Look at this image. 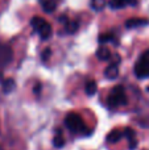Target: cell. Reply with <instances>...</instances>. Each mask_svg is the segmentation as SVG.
I'll use <instances>...</instances> for the list:
<instances>
[{
  "mask_svg": "<svg viewBox=\"0 0 149 150\" xmlns=\"http://www.w3.org/2000/svg\"><path fill=\"white\" fill-rule=\"evenodd\" d=\"M65 125L71 133H75V134H86V130H87L86 124H84L81 115L75 113V112H70V113L65 117Z\"/></svg>",
  "mask_w": 149,
  "mask_h": 150,
  "instance_id": "6da1fadb",
  "label": "cell"
},
{
  "mask_svg": "<svg viewBox=\"0 0 149 150\" xmlns=\"http://www.w3.org/2000/svg\"><path fill=\"white\" fill-rule=\"evenodd\" d=\"M128 103L123 86H115L107 96V105L110 108H119Z\"/></svg>",
  "mask_w": 149,
  "mask_h": 150,
  "instance_id": "7a4b0ae2",
  "label": "cell"
},
{
  "mask_svg": "<svg viewBox=\"0 0 149 150\" xmlns=\"http://www.w3.org/2000/svg\"><path fill=\"white\" fill-rule=\"evenodd\" d=\"M31 25L33 28V30L41 37V40H48L52 36V25L48 23L46 20H44L40 16H34L31 18Z\"/></svg>",
  "mask_w": 149,
  "mask_h": 150,
  "instance_id": "3957f363",
  "label": "cell"
},
{
  "mask_svg": "<svg viewBox=\"0 0 149 150\" xmlns=\"http://www.w3.org/2000/svg\"><path fill=\"white\" fill-rule=\"evenodd\" d=\"M133 73L139 79L149 78V50H145L135 63Z\"/></svg>",
  "mask_w": 149,
  "mask_h": 150,
  "instance_id": "277c9868",
  "label": "cell"
},
{
  "mask_svg": "<svg viewBox=\"0 0 149 150\" xmlns=\"http://www.w3.org/2000/svg\"><path fill=\"white\" fill-rule=\"evenodd\" d=\"M13 53L9 45L0 44V67H5L12 62Z\"/></svg>",
  "mask_w": 149,
  "mask_h": 150,
  "instance_id": "5b68a950",
  "label": "cell"
},
{
  "mask_svg": "<svg viewBox=\"0 0 149 150\" xmlns=\"http://www.w3.org/2000/svg\"><path fill=\"white\" fill-rule=\"evenodd\" d=\"M123 136L128 140V144H129V149L133 150L137 148V140H136V133L132 128H126L123 130Z\"/></svg>",
  "mask_w": 149,
  "mask_h": 150,
  "instance_id": "8992f818",
  "label": "cell"
},
{
  "mask_svg": "<svg viewBox=\"0 0 149 150\" xmlns=\"http://www.w3.org/2000/svg\"><path fill=\"white\" fill-rule=\"evenodd\" d=\"M119 59H120V58H119ZM119 59L116 61V62H112L110 66H107V69L104 70V75L107 79L114 80L118 78V75H119Z\"/></svg>",
  "mask_w": 149,
  "mask_h": 150,
  "instance_id": "52a82bcc",
  "label": "cell"
},
{
  "mask_svg": "<svg viewBox=\"0 0 149 150\" xmlns=\"http://www.w3.org/2000/svg\"><path fill=\"white\" fill-rule=\"evenodd\" d=\"M149 24V20L148 18H137V17H133V18H129V20L126 21V28L128 29H133V28H140V26H145Z\"/></svg>",
  "mask_w": 149,
  "mask_h": 150,
  "instance_id": "ba28073f",
  "label": "cell"
},
{
  "mask_svg": "<svg viewBox=\"0 0 149 150\" xmlns=\"http://www.w3.org/2000/svg\"><path fill=\"white\" fill-rule=\"evenodd\" d=\"M123 137H124V136H123V132H121V130L114 129V130H111V132L108 133L106 141H107L108 144H116V142H119V141H120Z\"/></svg>",
  "mask_w": 149,
  "mask_h": 150,
  "instance_id": "9c48e42d",
  "label": "cell"
},
{
  "mask_svg": "<svg viewBox=\"0 0 149 150\" xmlns=\"http://www.w3.org/2000/svg\"><path fill=\"white\" fill-rule=\"evenodd\" d=\"M111 57H112V54L107 47H99L96 50V58L99 61H108Z\"/></svg>",
  "mask_w": 149,
  "mask_h": 150,
  "instance_id": "30bf717a",
  "label": "cell"
},
{
  "mask_svg": "<svg viewBox=\"0 0 149 150\" xmlns=\"http://www.w3.org/2000/svg\"><path fill=\"white\" fill-rule=\"evenodd\" d=\"M96 90H98V86H96V82L92 79L87 80L86 86H84V91H86V93L89 96H92L96 93Z\"/></svg>",
  "mask_w": 149,
  "mask_h": 150,
  "instance_id": "8fae6325",
  "label": "cell"
},
{
  "mask_svg": "<svg viewBox=\"0 0 149 150\" xmlns=\"http://www.w3.org/2000/svg\"><path fill=\"white\" fill-rule=\"evenodd\" d=\"M79 29V21H66L65 23V32L69 34L75 33Z\"/></svg>",
  "mask_w": 149,
  "mask_h": 150,
  "instance_id": "7c38bea8",
  "label": "cell"
},
{
  "mask_svg": "<svg viewBox=\"0 0 149 150\" xmlns=\"http://www.w3.org/2000/svg\"><path fill=\"white\" fill-rule=\"evenodd\" d=\"M1 84H3V91H4L5 93H9L11 91H13V90H15V86H16L15 84V80L11 79V78L3 80Z\"/></svg>",
  "mask_w": 149,
  "mask_h": 150,
  "instance_id": "4fadbf2b",
  "label": "cell"
},
{
  "mask_svg": "<svg viewBox=\"0 0 149 150\" xmlns=\"http://www.w3.org/2000/svg\"><path fill=\"white\" fill-rule=\"evenodd\" d=\"M53 145H54L55 148H58V149H61L63 145H65V138L62 137L60 129H57V136L53 138Z\"/></svg>",
  "mask_w": 149,
  "mask_h": 150,
  "instance_id": "5bb4252c",
  "label": "cell"
},
{
  "mask_svg": "<svg viewBox=\"0 0 149 150\" xmlns=\"http://www.w3.org/2000/svg\"><path fill=\"white\" fill-rule=\"evenodd\" d=\"M40 3H41L42 8H44L48 13L53 12V11L55 9V3L53 1V0H40Z\"/></svg>",
  "mask_w": 149,
  "mask_h": 150,
  "instance_id": "9a60e30c",
  "label": "cell"
},
{
  "mask_svg": "<svg viewBox=\"0 0 149 150\" xmlns=\"http://www.w3.org/2000/svg\"><path fill=\"white\" fill-rule=\"evenodd\" d=\"M128 4V0H111L110 1V7L112 9H121Z\"/></svg>",
  "mask_w": 149,
  "mask_h": 150,
  "instance_id": "2e32d148",
  "label": "cell"
},
{
  "mask_svg": "<svg viewBox=\"0 0 149 150\" xmlns=\"http://www.w3.org/2000/svg\"><path fill=\"white\" fill-rule=\"evenodd\" d=\"M107 5L106 0H91V8L94 11H102Z\"/></svg>",
  "mask_w": 149,
  "mask_h": 150,
  "instance_id": "e0dca14e",
  "label": "cell"
},
{
  "mask_svg": "<svg viewBox=\"0 0 149 150\" xmlns=\"http://www.w3.org/2000/svg\"><path fill=\"white\" fill-rule=\"evenodd\" d=\"M115 41V36L114 33H103L99 36V42L100 44H106V42H111Z\"/></svg>",
  "mask_w": 149,
  "mask_h": 150,
  "instance_id": "ac0fdd59",
  "label": "cell"
},
{
  "mask_svg": "<svg viewBox=\"0 0 149 150\" xmlns=\"http://www.w3.org/2000/svg\"><path fill=\"white\" fill-rule=\"evenodd\" d=\"M50 54H52L50 49H49V47H46V49L44 50V53L41 54V59L42 61H48V59H49V57H50Z\"/></svg>",
  "mask_w": 149,
  "mask_h": 150,
  "instance_id": "d6986e66",
  "label": "cell"
},
{
  "mask_svg": "<svg viewBox=\"0 0 149 150\" xmlns=\"http://www.w3.org/2000/svg\"><path fill=\"white\" fill-rule=\"evenodd\" d=\"M40 88H41V86L37 84V86H36V88H34V93H38V92H40Z\"/></svg>",
  "mask_w": 149,
  "mask_h": 150,
  "instance_id": "ffe728a7",
  "label": "cell"
},
{
  "mask_svg": "<svg viewBox=\"0 0 149 150\" xmlns=\"http://www.w3.org/2000/svg\"><path fill=\"white\" fill-rule=\"evenodd\" d=\"M1 82H3V73L0 71V83H1Z\"/></svg>",
  "mask_w": 149,
  "mask_h": 150,
  "instance_id": "44dd1931",
  "label": "cell"
}]
</instances>
